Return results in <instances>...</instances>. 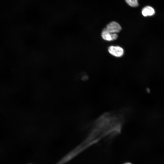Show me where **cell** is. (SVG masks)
I'll use <instances>...</instances> for the list:
<instances>
[{"label": "cell", "instance_id": "277c9868", "mask_svg": "<svg viewBox=\"0 0 164 164\" xmlns=\"http://www.w3.org/2000/svg\"><path fill=\"white\" fill-rule=\"evenodd\" d=\"M142 15L145 17L151 16L155 14V10L152 7L146 6L142 9Z\"/></svg>", "mask_w": 164, "mask_h": 164}, {"label": "cell", "instance_id": "5b68a950", "mask_svg": "<svg viewBox=\"0 0 164 164\" xmlns=\"http://www.w3.org/2000/svg\"><path fill=\"white\" fill-rule=\"evenodd\" d=\"M126 2L130 6L135 7L138 5V0H125Z\"/></svg>", "mask_w": 164, "mask_h": 164}, {"label": "cell", "instance_id": "3957f363", "mask_svg": "<svg viewBox=\"0 0 164 164\" xmlns=\"http://www.w3.org/2000/svg\"><path fill=\"white\" fill-rule=\"evenodd\" d=\"M101 36L104 40L109 41L115 40L118 37V35L116 33H110L104 29Z\"/></svg>", "mask_w": 164, "mask_h": 164}, {"label": "cell", "instance_id": "7a4b0ae2", "mask_svg": "<svg viewBox=\"0 0 164 164\" xmlns=\"http://www.w3.org/2000/svg\"><path fill=\"white\" fill-rule=\"evenodd\" d=\"M108 51L110 54L116 57L122 56L124 53L123 49L119 46H110L108 48Z\"/></svg>", "mask_w": 164, "mask_h": 164}, {"label": "cell", "instance_id": "8992f818", "mask_svg": "<svg viewBox=\"0 0 164 164\" xmlns=\"http://www.w3.org/2000/svg\"><path fill=\"white\" fill-rule=\"evenodd\" d=\"M131 164L129 163H126V164Z\"/></svg>", "mask_w": 164, "mask_h": 164}, {"label": "cell", "instance_id": "6da1fadb", "mask_svg": "<svg viewBox=\"0 0 164 164\" xmlns=\"http://www.w3.org/2000/svg\"><path fill=\"white\" fill-rule=\"evenodd\" d=\"M121 29V27L118 23L115 21H112L108 24L103 29L113 33L119 32Z\"/></svg>", "mask_w": 164, "mask_h": 164}]
</instances>
